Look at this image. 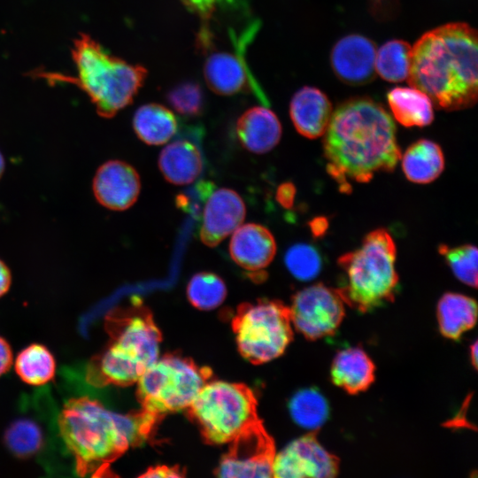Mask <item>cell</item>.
Returning a JSON list of instances; mask_svg holds the SVG:
<instances>
[{"label": "cell", "instance_id": "6da1fadb", "mask_svg": "<svg viewBox=\"0 0 478 478\" xmlns=\"http://www.w3.org/2000/svg\"><path fill=\"white\" fill-rule=\"evenodd\" d=\"M396 131L389 112L367 97L349 99L333 111L323 151L328 173L342 192L394 170L401 158Z\"/></svg>", "mask_w": 478, "mask_h": 478}, {"label": "cell", "instance_id": "7a4b0ae2", "mask_svg": "<svg viewBox=\"0 0 478 478\" xmlns=\"http://www.w3.org/2000/svg\"><path fill=\"white\" fill-rule=\"evenodd\" d=\"M477 33L464 22L448 23L422 35L412 47L407 81L437 108L459 111L477 101Z\"/></svg>", "mask_w": 478, "mask_h": 478}, {"label": "cell", "instance_id": "3957f363", "mask_svg": "<svg viewBox=\"0 0 478 478\" xmlns=\"http://www.w3.org/2000/svg\"><path fill=\"white\" fill-rule=\"evenodd\" d=\"M154 417L146 412L120 414L89 397L69 399L63 406L60 435L74 457L79 475L103 474L110 464L150 432Z\"/></svg>", "mask_w": 478, "mask_h": 478}, {"label": "cell", "instance_id": "277c9868", "mask_svg": "<svg viewBox=\"0 0 478 478\" xmlns=\"http://www.w3.org/2000/svg\"><path fill=\"white\" fill-rule=\"evenodd\" d=\"M72 59L76 75L39 71L33 75L49 83H71L89 97L96 112L112 118L130 104L147 76L145 67L112 56L89 35L80 33L73 42Z\"/></svg>", "mask_w": 478, "mask_h": 478}, {"label": "cell", "instance_id": "5b68a950", "mask_svg": "<svg viewBox=\"0 0 478 478\" xmlns=\"http://www.w3.org/2000/svg\"><path fill=\"white\" fill-rule=\"evenodd\" d=\"M111 343L94 358L87 369V381L95 386H127L158 358L160 333L143 308L115 312L107 320Z\"/></svg>", "mask_w": 478, "mask_h": 478}, {"label": "cell", "instance_id": "8992f818", "mask_svg": "<svg viewBox=\"0 0 478 478\" xmlns=\"http://www.w3.org/2000/svg\"><path fill=\"white\" fill-rule=\"evenodd\" d=\"M397 249L382 228L367 234L356 250L338 258L343 280L337 289L345 305L366 312L394 300L398 285Z\"/></svg>", "mask_w": 478, "mask_h": 478}, {"label": "cell", "instance_id": "52a82bcc", "mask_svg": "<svg viewBox=\"0 0 478 478\" xmlns=\"http://www.w3.org/2000/svg\"><path fill=\"white\" fill-rule=\"evenodd\" d=\"M189 411L204 436L213 443H231L259 422L251 390L222 381L207 382Z\"/></svg>", "mask_w": 478, "mask_h": 478}, {"label": "cell", "instance_id": "ba28073f", "mask_svg": "<svg viewBox=\"0 0 478 478\" xmlns=\"http://www.w3.org/2000/svg\"><path fill=\"white\" fill-rule=\"evenodd\" d=\"M208 378V370L189 359L176 356L158 358L137 380L143 411L157 419L189 408Z\"/></svg>", "mask_w": 478, "mask_h": 478}, {"label": "cell", "instance_id": "9c48e42d", "mask_svg": "<svg viewBox=\"0 0 478 478\" xmlns=\"http://www.w3.org/2000/svg\"><path fill=\"white\" fill-rule=\"evenodd\" d=\"M233 328L240 352L254 364L281 356L292 339L289 308L280 301L243 305Z\"/></svg>", "mask_w": 478, "mask_h": 478}, {"label": "cell", "instance_id": "30bf717a", "mask_svg": "<svg viewBox=\"0 0 478 478\" xmlns=\"http://www.w3.org/2000/svg\"><path fill=\"white\" fill-rule=\"evenodd\" d=\"M344 302L337 289L322 283L299 290L289 308L291 323L309 340L332 335L345 314Z\"/></svg>", "mask_w": 478, "mask_h": 478}, {"label": "cell", "instance_id": "8fae6325", "mask_svg": "<svg viewBox=\"0 0 478 478\" xmlns=\"http://www.w3.org/2000/svg\"><path fill=\"white\" fill-rule=\"evenodd\" d=\"M222 459L217 473L220 477L266 478L273 476L274 446L272 438L257 423L235 440Z\"/></svg>", "mask_w": 478, "mask_h": 478}, {"label": "cell", "instance_id": "7c38bea8", "mask_svg": "<svg viewBox=\"0 0 478 478\" xmlns=\"http://www.w3.org/2000/svg\"><path fill=\"white\" fill-rule=\"evenodd\" d=\"M258 30V23L252 24L236 39L235 52H212L206 58L204 75L208 87L222 96H231L253 89L265 102L266 96L253 79L244 59V50Z\"/></svg>", "mask_w": 478, "mask_h": 478}, {"label": "cell", "instance_id": "4fadbf2b", "mask_svg": "<svg viewBox=\"0 0 478 478\" xmlns=\"http://www.w3.org/2000/svg\"><path fill=\"white\" fill-rule=\"evenodd\" d=\"M338 472V458L320 443L317 430L289 443L273 462V476L279 478H328Z\"/></svg>", "mask_w": 478, "mask_h": 478}, {"label": "cell", "instance_id": "5bb4252c", "mask_svg": "<svg viewBox=\"0 0 478 478\" xmlns=\"http://www.w3.org/2000/svg\"><path fill=\"white\" fill-rule=\"evenodd\" d=\"M375 44L369 38L351 34L334 45L330 54L331 67L343 82L358 86L374 79Z\"/></svg>", "mask_w": 478, "mask_h": 478}, {"label": "cell", "instance_id": "9a60e30c", "mask_svg": "<svg viewBox=\"0 0 478 478\" xmlns=\"http://www.w3.org/2000/svg\"><path fill=\"white\" fill-rule=\"evenodd\" d=\"M95 197L105 208L124 211L132 206L140 193L136 170L120 160H109L96 171L93 180Z\"/></svg>", "mask_w": 478, "mask_h": 478}, {"label": "cell", "instance_id": "2e32d148", "mask_svg": "<svg viewBox=\"0 0 478 478\" xmlns=\"http://www.w3.org/2000/svg\"><path fill=\"white\" fill-rule=\"evenodd\" d=\"M245 217L242 197L229 189H219L207 200L203 212L200 238L209 247L218 245L238 228Z\"/></svg>", "mask_w": 478, "mask_h": 478}, {"label": "cell", "instance_id": "e0dca14e", "mask_svg": "<svg viewBox=\"0 0 478 478\" xmlns=\"http://www.w3.org/2000/svg\"><path fill=\"white\" fill-rule=\"evenodd\" d=\"M229 244L232 259L249 271L267 266L276 252V243L272 233L264 226L249 223L233 232Z\"/></svg>", "mask_w": 478, "mask_h": 478}, {"label": "cell", "instance_id": "ac0fdd59", "mask_svg": "<svg viewBox=\"0 0 478 478\" xmlns=\"http://www.w3.org/2000/svg\"><path fill=\"white\" fill-rule=\"evenodd\" d=\"M333 113L327 95L315 87H303L291 98L289 115L297 131L310 139L324 135Z\"/></svg>", "mask_w": 478, "mask_h": 478}, {"label": "cell", "instance_id": "d6986e66", "mask_svg": "<svg viewBox=\"0 0 478 478\" xmlns=\"http://www.w3.org/2000/svg\"><path fill=\"white\" fill-rule=\"evenodd\" d=\"M235 132L246 150L262 154L278 144L281 136V125L270 109L254 106L245 111L237 120Z\"/></svg>", "mask_w": 478, "mask_h": 478}, {"label": "cell", "instance_id": "ffe728a7", "mask_svg": "<svg viewBox=\"0 0 478 478\" xmlns=\"http://www.w3.org/2000/svg\"><path fill=\"white\" fill-rule=\"evenodd\" d=\"M330 371L335 385L349 394H357L374 382L375 366L362 348L350 347L336 353Z\"/></svg>", "mask_w": 478, "mask_h": 478}, {"label": "cell", "instance_id": "44dd1931", "mask_svg": "<svg viewBox=\"0 0 478 478\" xmlns=\"http://www.w3.org/2000/svg\"><path fill=\"white\" fill-rule=\"evenodd\" d=\"M158 166L166 181L176 185H185L200 175L203 162L197 146L189 141L179 140L162 150Z\"/></svg>", "mask_w": 478, "mask_h": 478}, {"label": "cell", "instance_id": "7402d4cb", "mask_svg": "<svg viewBox=\"0 0 478 478\" xmlns=\"http://www.w3.org/2000/svg\"><path fill=\"white\" fill-rule=\"evenodd\" d=\"M387 100L394 118L405 127H421L434 120L432 101L419 89L396 87L389 91Z\"/></svg>", "mask_w": 478, "mask_h": 478}, {"label": "cell", "instance_id": "603a6c76", "mask_svg": "<svg viewBox=\"0 0 478 478\" xmlns=\"http://www.w3.org/2000/svg\"><path fill=\"white\" fill-rule=\"evenodd\" d=\"M437 320L441 334L458 340L476 322L477 305L474 299L459 293H445L437 304Z\"/></svg>", "mask_w": 478, "mask_h": 478}, {"label": "cell", "instance_id": "cb8c5ba5", "mask_svg": "<svg viewBox=\"0 0 478 478\" xmlns=\"http://www.w3.org/2000/svg\"><path fill=\"white\" fill-rule=\"evenodd\" d=\"M402 168L409 181L420 184L429 183L443 171V150L430 140H418L402 156Z\"/></svg>", "mask_w": 478, "mask_h": 478}, {"label": "cell", "instance_id": "d4e9b609", "mask_svg": "<svg viewBox=\"0 0 478 478\" xmlns=\"http://www.w3.org/2000/svg\"><path fill=\"white\" fill-rule=\"evenodd\" d=\"M133 127L143 142L150 145H159L166 143L174 135L177 121L169 109L152 103L137 109L134 115Z\"/></svg>", "mask_w": 478, "mask_h": 478}, {"label": "cell", "instance_id": "484cf974", "mask_svg": "<svg viewBox=\"0 0 478 478\" xmlns=\"http://www.w3.org/2000/svg\"><path fill=\"white\" fill-rule=\"evenodd\" d=\"M14 366L17 374L24 382L41 386L53 379L56 361L45 346L33 343L19 353Z\"/></svg>", "mask_w": 478, "mask_h": 478}, {"label": "cell", "instance_id": "4316f807", "mask_svg": "<svg viewBox=\"0 0 478 478\" xmlns=\"http://www.w3.org/2000/svg\"><path fill=\"white\" fill-rule=\"evenodd\" d=\"M412 46L404 40H390L376 50L375 72L386 81L407 80L411 66Z\"/></svg>", "mask_w": 478, "mask_h": 478}, {"label": "cell", "instance_id": "83f0119b", "mask_svg": "<svg viewBox=\"0 0 478 478\" xmlns=\"http://www.w3.org/2000/svg\"><path fill=\"white\" fill-rule=\"evenodd\" d=\"M290 416L298 426L318 430L328 417V405L325 397L314 389L297 392L289 404Z\"/></svg>", "mask_w": 478, "mask_h": 478}, {"label": "cell", "instance_id": "f1b7e54d", "mask_svg": "<svg viewBox=\"0 0 478 478\" xmlns=\"http://www.w3.org/2000/svg\"><path fill=\"white\" fill-rule=\"evenodd\" d=\"M187 295L189 302L197 308L212 310L224 301L227 288L223 280L217 274L202 272L190 279L187 287Z\"/></svg>", "mask_w": 478, "mask_h": 478}, {"label": "cell", "instance_id": "f546056e", "mask_svg": "<svg viewBox=\"0 0 478 478\" xmlns=\"http://www.w3.org/2000/svg\"><path fill=\"white\" fill-rule=\"evenodd\" d=\"M4 443L17 457H30L41 448L42 433L33 420L19 419L13 421L6 429Z\"/></svg>", "mask_w": 478, "mask_h": 478}, {"label": "cell", "instance_id": "4dcf8cb0", "mask_svg": "<svg viewBox=\"0 0 478 478\" xmlns=\"http://www.w3.org/2000/svg\"><path fill=\"white\" fill-rule=\"evenodd\" d=\"M443 255L458 280L476 288L477 286V249L471 244L451 248L444 244L439 247Z\"/></svg>", "mask_w": 478, "mask_h": 478}, {"label": "cell", "instance_id": "1f68e13d", "mask_svg": "<svg viewBox=\"0 0 478 478\" xmlns=\"http://www.w3.org/2000/svg\"><path fill=\"white\" fill-rule=\"evenodd\" d=\"M284 260L289 273L299 281L314 279L322 267L319 251L313 246L305 243L291 246L287 251Z\"/></svg>", "mask_w": 478, "mask_h": 478}, {"label": "cell", "instance_id": "d6a6232c", "mask_svg": "<svg viewBox=\"0 0 478 478\" xmlns=\"http://www.w3.org/2000/svg\"><path fill=\"white\" fill-rule=\"evenodd\" d=\"M166 99L173 110L184 116H197L203 109V91L194 82L177 85L168 92Z\"/></svg>", "mask_w": 478, "mask_h": 478}, {"label": "cell", "instance_id": "836d02e7", "mask_svg": "<svg viewBox=\"0 0 478 478\" xmlns=\"http://www.w3.org/2000/svg\"><path fill=\"white\" fill-rule=\"evenodd\" d=\"M186 8L199 16L204 22L209 21L215 11L218 0H181Z\"/></svg>", "mask_w": 478, "mask_h": 478}, {"label": "cell", "instance_id": "e575fe53", "mask_svg": "<svg viewBox=\"0 0 478 478\" xmlns=\"http://www.w3.org/2000/svg\"><path fill=\"white\" fill-rule=\"evenodd\" d=\"M296 189L291 182H284L279 186L276 191V199L284 208H290L293 205Z\"/></svg>", "mask_w": 478, "mask_h": 478}, {"label": "cell", "instance_id": "d590c367", "mask_svg": "<svg viewBox=\"0 0 478 478\" xmlns=\"http://www.w3.org/2000/svg\"><path fill=\"white\" fill-rule=\"evenodd\" d=\"M13 364V355L9 343L0 336V376L7 373Z\"/></svg>", "mask_w": 478, "mask_h": 478}, {"label": "cell", "instance_id": "8d00e7d4", "mask_svg": "<svg viewBox=\"0 0 478 478\" xmlns=\"http://www.w3.org/2000/svg\"><path fill=\"white\" fill-rule=\"evenodd\" d=\"M12 275L8 266L0 259V297L10 289Z\"/></svg>", "mask_w": 478, "mask_h": 478}, {"label": "cell", "instance_id": "74e56055", "mask_svg": "<svg viewBox=\"0 0 478 478\" xmlns=\"http://www.w3.org/2000/svg\"><path fill=\"white\" fill-rule=\"evenodd\" d=\"M181 474L178 470L167 466H158L149 470L144 476L147 477H178Z\"/></svg>", "mask_w": 478, "mask_h": 478}, {"label": "cell", "instance_id": "f35d334b", "mask_svg": "<svg viewBox=\"0 0 478 478\" xmlns=\"http://www.w3.org/2000/svg\"><path fill=\"white\" fill-rule=\"evenodd\" d=\"M477 342L475 341L471 346H470V357L472 365L474 368H476L477 366Z\"/></svg>", "mask_w": 478, "mask_h": 478}, {"label": "cell", "instance_id": "ab89813d", "mask_svg": "<svg viewBox=\"0 0 478 478\" xmlns=\"http://www.w3.org/2000/svg\"><path fill=\"white\" fill-rule=\"evenodd\" d=\"M4 159L3 155L0 152V178L4 173Z\"/></svg>", "mask_w": 478, "mask_h": 478}]
</instances>
